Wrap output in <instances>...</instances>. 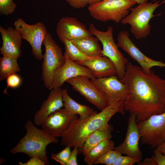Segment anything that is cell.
<instances>
[{
	"label": "cell",
	"mask_w": 165,
	"mask_h": 165,
	"mask_svg": "<svg viewBox=\"0 0 165 165\" xmlns=\"http://www.w3.org/2000/svg\"><path fill=\"white\" fill-rule=\"evenodd\" d=\"M128 87L129 95L124 109L134 114L137 122L162 113L165 109V79L151 70L145 71L128 62L124 76L120 80Z\"/></svg>",
	"instance_id": "obj_1"
},
{
	"label": "cell",
	"mask_w": 165,
	"mask_h": 165,
	"mask_svg": "<svg viewBox=\"0 0 165 165\" xmlns=\"http://www.w3.org/2000/svg\"><path fill=\"white\" fill-rule=\"evenodd\" d=\"M124 101L109 105L99 113L96 111L84 120L79 119L73 122L61 137V144L71 148L77 147L79 153L86 139L92 133L107 125L110 119L116 114H125Z\"/></svg>",
	"instance_id": "obj_2"
},
{
	"label": "cell",
	"mask_w": 165,
	"mask_h": 165,
	"mask_svg": "<svg viewBox=\"0 0 165 165\" xmlns=\"http://www.w3.org/2000/svg\"><path fill=\"white\" fill-rule=\"evenodd\" d=\"M25 127L26 130V134L11 150L10 152L12 154L22 153L30 157H38L46 165H49L46 147L50 143L57 142L58 139L48 134L42 129L38 128L30 120L26 123Z\"/></svg>",
	"instance_id": "obj_3"
},
{
	"label": "cell",
	"mask_w": 165,
	"mask_h": 165,
	"mask_svg": "<svg viewBox=\"0 0 165 165\" xmlns=\"http://www.w3.org/2000/svg\"><path fill=\"white\" fill-rule=\"evenodd\" d=\"M160 2H145L130 8V13L121 21V24L130 25V32L136 39L145 38L150 33V20L156 16L153 14L154 11L161 5L165 3V0L161 3H159Z\"/></svg>",
	"instance_id": "obj_4"
},
{
	"label": "cell",
	"mask_w": 165,
	"mask_h": 165,
	"mask_svg": "<svg viewBox=\"0 0 165 165\" xmlns=\"http://www.w3.org/2000/svg\"><path fill=\"white\" fill-rule=\"evenodd\" d=\"M135 4L130 0H103L89 5L88 10L96 20L118 23L128 14L130 9Z\"/></svg>",
	"instance_id": "obj_5"
},
{
	"label": "cell",
	"mask_w": 165,
	"mask_h": 165,
	"mask_svg": "<svg viewBox=\"0 0 165 165\" xmlns=\"http://www.w3.org/2000/svg\"><path fill=\"white\" fill-rule=\"evenodd\" d=\"M43 44L45 52L43 55L42 77L45 87L50 90L54 75L64 64L65 58L61 47L47 33Z\"/></svg>",
	"instance_id": "obj_6"
},
{
	"label": "cell",
	"mask_w": 165,
	"mask_h": 165,
	"mask_svg": "<svg viewBox=\"0 0 165 165\" xmlns=\"http://www.w3.org/2000/svg\"><path fill=\"white\" fill-rule=\"evenodd\" d=\"M93 35L97 37L101 42L103 56L109 58L114 64L116 71V75L121 80L123 77L126 71L127 59L118 49V46L113 38V28L108 26L105 31H100L93 24H90L89 28Z\"/></svg>",
	"instance_id": "obj_7"
},
{
	"label": "cell",
	"mask_w": 165,
	"mask_h": 165,
	"mask_svg": "<svg viewBox=\"0 0 165 165\" xmlns=\"http://www.w3.org/2000/svg\"><path fill=\"white\" fill-rule=\"evenodd\" d=\"M137 123L141 144L154 149L165 140V109L162 113Z\"/></svg>",
	"instance_id": "obj_8"
},
{
	"label": "cell",
	"mask_w": 165,
	"mask_h": 165,
	"mask_svg": "<svg viewBox=\"0 0 165 165\" xmlns=\"http://www.w3.org/2000/svg\"><path fill=\"white\" fill-rule=\"evenodd\" d=\"M13 26L22 39L30 44L35 57L38 60H42L43 58L42 45L47 33L45 25L40 22L30 25L22 18H18L14 22Z\"/></svg>",
	"instance_id": "obj_9"
},
{
	"label": "cell",
	"mask_w": 165,
	"mask_h": 165,
	"mask_svg": "<svg viewBox=\"0 0 165 165\" xmlns=\"http://www.w3.org/2000/svg\"><path fill=\"white\" fill-rule=\"evenodd\" d=\"M90 79L86 76L79 75L70 78L65 82L70 84L75 91L78 92L89 102L102 110L108 105V101Z\"/></svg>",
	"instance_id": "obj_10"
},
{
	"label": "cell",
	"mask_w": 165,
	"mask_h": 165,
	"mask_svg": "<svg viewBox=\"0 0 165 165\" xmlns=\"http://www.w3.org/2000/svg\"><path fill=\"white\" fill-rule=\"evenodd\" d=\"M125 138L119 145L115 147L113 150L121 154H125L136 159L138 165L141 161L143 155L139 146L140 134L135 115L130 113Z\"/></svg>",
	"instance_id": "obj_11"
},
{
	"label": "cell",
	"mask_w": 165,
	"mask_h": 165,
	"mask_svg": "<svg viewBox=\"0 0 165 165\" xmlns=\"http://www.w3.org/2000/svg\"><path fill=\"white\" fill-rule=\"evenodd\" d=\"M90 80L105 96L108 105L125 101L129 95L128 87L121 82L117 75Z\"/></svg>",
	"instance_id": "obj_12"
},
{
	"label": "cell",
	"mask_w": 165,
	"mask_h": 165,
	"mask_svg": "<svg viewBox=\"0 0 165 165\" xmlns=\"http://www.w3.org/2000/svg\"><path fill=\"white\" fill-rule=\"evenodd\" d=\"M77 115L68 112L64 108L54 112L41 125L42 129L53 137H61L75 121L79 119Z\"/></svg>",
	"instance_id": "obj_13"
},
{
	"label": "cell",
	"mask_w": 165,
	"mask_h": 165,
	"mask_svg": "<svg viewBox=\"0 0 165 165\" xmlns=\"http://www.w3.org/2000/svg\"><path fill=\"white\" fill-rule=\"evenodd\" d=\"M129 36V32L126 31H119L117 37V45L137 62L145 71L149 72L154 66L165 67V63L161 61L153 60L143 53L131 41Z\"/></svg>",
	"instance_id": "obj_14"
},
{
	"label": "cell",
	"mask_w": 165,
	"mask_h": 165,
	"mask_svg": "<svg viewBox=\"0 0 165 165\" xmlns=\"http://www.w3.org/2000/svg\"><path fill=\"white\" fill-rule=\"evenodd\" d=\"M65 62L55 73L50 90L61 87L68 79L79 75L94 78L91 70L86 67L70 60L65 52Z\"/></svg>",
	"instance_id": "obj_15"
},
{
	"label": "cell",
	"mask_w": 165,
	"mask_h": 165,
	"mask_svg": "<svg viewBox=\"0 0 165 165\" xmlns=\"http://www.w3.org/2000/svg\"><path fill=\"white\" fill-rule=\"evenodd\" d=\"M56 33L60 40L66 39L72 40L93 36L86 26L76 18L63 17L58 22Z\"/></svg>",
	"instance_id": "obj_16"
},
{
	"label": "cell",
	"mask_w": 165,
	"mask_h": 165,
	"mask_svg": "<svg viewBox=\"0 0 165 165\" xmlns=\"http://www.w3.org/2000/svg\"><path fill=\"white\" fill-rule=\"evenodd\" d=\"M0 32L2 41L0 49L3 56L18 59L21 55L22 39L19 32L15 28L8 27L5 29L1 26Z\"/></svg>",
	"instance_id": "obj_17"
},
{
	"label": "cell",
	"mask_w": 165,
	"mask_h": 165,
	"mask_svg": "<svg viewBox=\"0 0 165 165\" xmlns=\"http://www.w3.org/2000/svg\"><path fill=\"white\" fill-rule=\"evenodd\" d=\"M64 105L61 87L51 89L47 99L42 102L35 115V124L41 125L49 116L61 108Z\"/></svg>",
	"instance_id": "obj_18"
},
{
	"label": "cell",
	"mask_w": 165,
	"mask_h": 165,
	"mask_svg": "<svg viewBox=\"0 0 165 165\" xmlns=\"http://www.w3.org/2000/svg\"><path fill=\"white\" fill-rule=\"evenodd\" d=\"M77 63L90 69L95 78L117 75L116 69L114 64L106 56L94 58Z\"/></svg>",
	"instance_id": "obj_19"
},
{
	"label": "cell",
	"mask_w": 165,
	"mask_h": 165,
	"mask_svg": "<svg viewBox=\"0 0 165 165\" xmlns=\"http://www.w3.org/2000/svg\"><path fill=\"white\" fill-rule=\"evenodd\" d=\"M99 39L93 36L71 40L72 43L88 57L97 58L103 56Z\"/></svg>",
	"instance_id": "obj_20"
},
{
	"label": "cell",
	"mask_w": 165,
	"mask_h": 165,
	"mask_svg": "<svg viewBox=\"0 0 165 165\" xmlns=\"http://www.w3.org/2000/svg\"><path fill=\"white\" fill-rule=\"evenodd\" d=\"M61 91L64 108L72 114L79 115V119H86L96 112L89 106L74 100L68 95L67 89H62Z\"/></svg>",
	"instance_id": "obj_21"
},
{
	"label": "cell",
	"mask_w": 165,
	"mask_h": 165,
	"mask_svg": "<svg viewBox=\"0 0 165 165\" xmlns=\"http://www.w3.org/2000/svg\"><path fill=\"white\" fill-rule=\"evenodd\" d=\"M113 130L112 126L108 124L92 133L85 141L81 153L84 156L102 141L107 139H111L112 137L111 133Z\"/></svg>",
	"instance_id": "obj_22"
},
{
	"label": "cell",
	"mask_w": 165,
	"mask_h": 165,
	"mask_svg": "<svg viewBox=\"0 0 165 165\" xmlns=\"http://www.w3.org/2000/svg\"><path fill=\"white\" fill-rule=\"evenodd\" d=\"M114 147V142L111 139L105 140L84 156V161L87 164L92 165L97 159L108 152L113 150Z\"/></svg>",
	"instance_id": "obj_23"
},
{
	"label": "cell",
	"mask_w": 165,
	"mask_h": 165,
	"mask_svg": "<svg viewBox=\"0 0 165 165\" xmlns=\"http://www.w3.org/2000/svg\"><path fill=\"white\" fill-rule=\"evenodd\" d=\"M17 59L3 56L0 58V80L2 81L11 75L20 71Z\"/></svg>",
	"instance_id": "obj_24"
},
{
	"label": "cell",
	"mask_w": 165,
	"mask_h": 165,
	"mask_svg": "<svg viewBox=\"0 0 165 165\" xmlns=\"http://www.w3.org/2000/svg\"><path fill=\"white\" fill-rule=\"evenodd\" d=\"M64 45L65 52L71 60L79 63L93 58L87 56L74 45L71 40L63 39L61 41Z\"/></svg>",
	"instance_id": "obj_25"
},
{
	"label": "cell",
	"mask_w": 165,
	"mask_h": 165,
	"mask_svg": "<svg viewBox=\"0 0 165 165\" xmlns=\"http://www.w3.org/2000/svg\"><path fill=\"white\" fill-rule=\"evenodd\" d=\"M122 155L119 152L114 150H110L105 153L98 159L94 164H102L106 165H113L117 157Z\"/></svg>",
	"instance_id": "obj_26"
},
{
	"label": "cell",
	"mask_w": 165,
	"mask_h": 165,
	"mask_svg": "<svg viewBox=\"0 0 165 165\" xmlns=\"http://www.w3.org/2000/svg\"><path fill=\"white\" fill-rule=\"evenodd\" d=\"M71 148L66 146L63 150L57 153H52L51 158L62 165H67L71 152Z\"/></svg>",
	"instance_id": "obj_27"
},
{
	"label": "cell",
	"mask_w": 165,
	"mask_h": 165,
	"mask_svg": "<svg viewBox=\"0 0 165 165\" xmlns=\"http://www.w3.org/2000/svg\"><path fill=\"white\" fill-rule=\"evenodd\" d=\"M16 4L13 0H0V13L6 16L11 14L16 8Z\"/></svg>",
	"instance_id": "obj_28"
},
{
	"label": "cell",
	"mask_w": 165,
	"mask_h": 165,
	"mask_svg": "<svg viewBox=\"0 0 165 165\" xmlns=\"http://www.w3.org/2000/svg\"><path fill=\"white\" fill-rule=\"evenodd\" d=\"M136 163H138V161L134 157L121 155L117 157L113 165H133Z\"/></svg>",
	"instance_id": "obj_29"
},
{
	"label": "cell",
	"mask_w": 165,
	"mask_h": 165,
	"mask_svg": "<svg viewBox=\"0 0 165 165\" xmlns=\"http://www.w3.org/2000/svg\"><path fill=\"white\" fill-rule=\"evenodd\" d=\"M21 79L17 75L14 74L10 75L6 78L7 87L4 91L6 93L8 87L16 88L19 87L21 83Z\"/></svg>",
	"instance_id": "obj_30"
},
{
	"label": "cell",
	"mask_w": 165,
	"mask_h": 165,
	"mask_svg": "<svg viewBox=\"0 0 165 165\" xmlns=\"http://www.w3.org/2000/svg\"><path fill=\"white\" fill-rule=\"evenodd\" d=\"M153 153L157 165H165V155L156 148L154 149Z\"/></svg>",
	"instance_id": "obj_31"
},
{
	"label": "cell",
	"mask_w": 165,
	"mask_h": 165,
	"mask_svg": "<svg viewBox=\"0 0 165 165\" xmlns=\"http://www.w3.org/2000/svg\"><path fill=\"white\" fill-rule=\"evenodd\" d=\"M71 6L76 9H81L88 4L87 0H65Z\"/></svg>",
	"instance_id": "obj_32"
},
{
	"label": "cell",
	"mask_w": 165,
	"mask_h": 165,
	"mask_svg": "<svg viewBox=\"0 0 165 165\" xmlns=\"http://www.w3.org/2000/svg\"><path fill=\"white\" fill-rule=\"evenodd\" d=\"M79 153L78 148L76 146L74 147L71 151L67 165H77V157Z\"/></svg>",
	"instance_id": "obj_33"
},
{
	"label": "cell",
	"mask_w": 165,
	"mask_h": 165,
	"mask_svg": "<svg viewBox=\"0 0 165 165\" xmlns=\"http://www.w3.org/2000/svg\"><path fill=\"white\" fill-rule=\"evenodd\" d=\"M19 164L20 165H44L45 163L40 158L36 156H32L26 162L22 163L20 162Z\"/></svg>",
	"instance_id": "obj_34"
},
{
	"label": "cell",
	"mask_w": 165,
	"mask_h": 165,
	"mask_svg": "<svg viewBox=\"0 0 165 165\" xmlns=\"http://www.w3.org/2000/svg\"><path fill=\"white\" fill-rule=\"evenodd\" d=\"M138 165H157L153 154L151 157L145 158L138 164Z\"/></svg>",
	"instance_id": "obj_35"
},
{
	"label": "cell",
	"mask_w": 165,
	"mask_h": 165,
	"mask_svg": "<svg viewBox=\"0 0 165 165\" xmlns=\"http://www.w3.org/2000/svg\"><path fill=\"white\" fill-rule=\"evenodd\" d=\"M165 155V140L157 146L156 148Z\"/></svg>",
	"instance_id": "obj_36"
},
{
	"label": "cell",
	"mask_w": 165,
	"mask_h": 165,
	"mask_svg": "<svg viewBox=\"0 0 165 165\" xmlns=\"http://www.w3.org/2000/svg\"><path fill=\"white\" fill-rule=\"evenodd\" d=\"M130 1L135 2L136 3L139 4L147 2L148 0H130Z\"/></svg>",
	"instance_id": "obj_37"
},
{
	"label": "cell",
	"mask_w": 165,
	"mask_h": 165,
	"mask_svg": "<svg viewBox=\"0 0 165 165\" xmlns=\"http://www.w3.org/2000/svg\"><path fill=\"white\" fill-rule=\"evenodd\" d=\"M103 0H87L89 5L97 3Z\"/></svg>",
	"instance_id": "obj_38"
},
{
	"label": "cell",
	"mask_w": 165,
	"mask_h": 165,
	"mask_svg": "<svg viewBox=\"0 0 165 165\" xmlns=\"http://www.w3.org/2000/svg\"><path fill=\"white\" fill-rule=\"evenodd\" d=\"M153 2H155L157 0H152Z\"/></svg>",
	"instance_id": "obj_39"
}]
</instances>
